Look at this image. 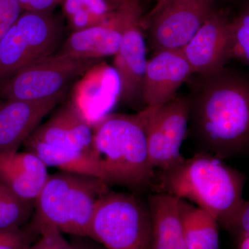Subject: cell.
<instances>
[{
	"instance_id": "cell-32",
	"label": "cell",
	"mask_w": 249,
	"mask_h": 249,
	"mask_svg": "<svg viewBox=\"0 0 249 249\" xmlns=\"http://www.w3.org/2000/svg\"><path fill=\"white\" fill-rule=\"evenodd\" d=\"M237 249H249V233H243L236 237Z\"/></svg>"
},
{
	"instance_id": "cell-1",
	"label": "cell",
	"mask_w": 249,
	"mask_h": 249,
	"mask_svg": "<svg viewBox=\"0 0 249 249\" xmlns=\"http://www.w3.org/2000/svg\"><path fill=\"white\" fill-rule=\"evenodd\" d=\"M190 98L189 124L205 152L222 160L243 153L249 143V86L226 71L201 76Z\"/></svg>"
},
{
	"instance_id": "cell-28",
	"label": "cell",
	"mask_w": 249,
	"mask_h": 249,
	"mask_svg": "<svg viewBox=\"0 0 249 249\" xmlns=\"http://www.w3.org/2000/svg\"><path fill=\"white\" fill-rule=\"evenodd\" d=\"M86 9L100 16H107L121 5L114 4L107 0H80Z\"/></svg>"
},
{
	"instance_id": "cell-14",
	"label": "cell",
	"mask_w": 249,
	"mask_h": 249,
	"mask_svg": "<svg viewBox=\"0 0 249 249\" xmlns=\"http://www.w3.org/2000/svg\"><path fill=\"white\" fill-rule=\"evenodd\" d=\"M29 138L64 148L94 152L93 129L79 108L71 103L59 108Z\"/></svg>"
},
{
	"instance_id": "cell-15",
	"label": "cell",
	"mask_w": 249,
	"mask_h": 249,
	"mask_svg": "<svg viewBox=\"0 0 249 249\" xmlns=\"http://www.w3.org/2000/svg\"><path fill=\"white\" fill-rule=\"evenodd\" d=\"M140 27L137 24L126 31L114 55V67L120 80L121 99L129 105H135L140 99L142 101L147 61L146 47Z\"/></svg>"
},
{
	"instance_id": "cell-2",
	"label": "cell",
	"mask_w": 249,
	"mask_h": 249,
	"mask_svg": "<svg viewBox=\"0 0 249 249\" xmlns=\"http://www.w3.org/2000/svg\"><path fill=\"white\" fill-rule=\"evenodd\" d=\"M156 173L153 189L189 200L219 225L243 200L245 175L209 152L202 151L173 169Z\"/></svg>"
},
{
	"instance_id": "cell-29",
	"label": "cell",
	"mask_w": 249,
	"mask_h": 249,
	"mask_svg": "<svg viewBox=\"0 0 249 249\" xmlns=\"http://www.w3.org/2000/svg\"><path fill=\"white\" fill-rule=\"evenodd\" d=\"M70 242L73 249H107L99 242L85 236L72 235Z\"/></svg>"
},
{
	"instance_id": "cell-27",
	"label": "cell",
	"mask_w": 249,
	"mask_h": 249,
	"mask_svg": "<svg viewBox=\"0 0 249 249\" xmlns=\"http://www.w3.org/2000/svg\"><path fill=\"white\" fill-rule=\"evenodd\" d=\"M23 11L53 12L61 0H18Z\"/></svg>"
},
{
	"instance_id": "cell-6",
	"label": "cell",
	"mask_w": 249,
	"mask_h": 249,
	"mask_svg": "<svg viewBox=\"0 0 249 249\" xmlns=\"http://www.w3.org/2000/svg\"><path fill=\"white\" fill-rule=\"evenodd\" d=\"M151 216L148 204L134 195L110 189L98 200L90 238L107 249L148 248Z\"/></svg>"
},
{
	"instance_id": "cell-23",
	"label": "cell",
	"mask_w": 249,
	"mask_h": 249,
	"mask_svg": "<svg viewBox=\"0 0 249 249\" xmlns=\"http://www.w3.org/2000/svg\"><path fill=\"white\" fill-rule=\"evenodd\" d=\"M33 233L22 228L0 229V249H27L32 245Z\"/></svg>"
},
{
	"instance_id": "cell-18",
	"label": "cell",
	"mask_w": 249,
	"mask_h": 249,
	"mask_svg": "<svg viewBox=\"0 0 249 249\" xmlns=\"http://www.w3.org/2000/svg\"><path fill=\"white\" fill-rule=\"evenodd\" d=\"M24 144L27 151L37 155L47 167H55L67 173L95 177L103 181V173L95 152L64 148L31 138Z\"/></svg>"
},
{
	"instance_id": "cell-19",
	"label": "cell",
	"mask_w": 249,
	"mask_h": 249,
	"mask_svg": "<svg viewBox=\"0 0 249 249\" xmlns=\"http://www.w3.org/2000/svg\"><path fill=\"white\" fill-rule=\"evenodd\" d=\"M183 223L187 249H221L219 224L211 214L186 202Z\"/></svg>"
},
{
	"instance_id": "cell-11",
	"label": "cell",
	"mask_w": 249,
	"mask_h": 249,
	"mask_svg": "<svg viewBox=\"0 0 249 249\" xmlns=\"http://www.w3.org/2000/svg\"><path fill=\"white\" fill-rule=\"evenodd\" d=\"M182 49L156 52L147 61L142 101L147 107L160 106L176 98L177 91L193 74Z\"/></svg>"
},
{
	"instance_id": "cell-7",
	"label": "cell",
	"mask_w": 249,
	"mask_h": 249,
	"mask_svg": "<svg viewBox=\"0 0 249 249\" xmlns=\"http://www.w3.org/2000/svg\"><path fill=\"white\" fill-rule=\"evenodd\" d=\"M94 60L54 54L0 85V97L33 101L63 100L70 87L89 70Z\"/></svg>"
},
{
	"instance_id": "cell-3",
	"label": "cell",
	"mask_w": 249,
	"mask_h": 249,
	"mask_svg": "<svg viewBox=\"0 0 249 249\" xmlns=\"http://www.w3.org/2000/svg\"><path fill=\"white\" fill-rule=\"evenodd\" d=\"M147 107L136 114L107 116L93 129V150L109 186L152 188L156 170L149 155Z\"/></svg>"
},
{
	"instance_id": "cell-17",
	"label": "cell",
	"mask_w": 249,
	"mask_h": 249,
	"mask_svg": "<svg viewBox=\"0 0 249 249\" xmlns=\"http://www.w3.org/2000/svg\"><path fill=\"white\" fill-rule=\"evenodd\" d=\"M49 178L47 165L33 152L0 155V183L23 200L35 204Z\"/></svg>"
},
{
	"instance_id": "cell-31",
	"label": "cell",
	"mask_w": 249,
	"mask_h": 249,
	"mask_svg": "<svg viewBox=\"0 0 249 249\" xmlns=\"http://www.w3.org/2000/svg\"><path fill=\"white\" fill-rule=\"evenodd\" d=\"M62 11L67 19L76 14L78 11L84 7L80 0H61Z\"/></svg>"
},
{
	"instance_id": "cell-5",
	"label": "cell",
	"mask_w": 249,
	"mask_h": 249,
	"mask_svg": "<svg viewBox=\"0 0 249 249\" xmlns=\"http://www.w3.org/2000/svg\"><path fill=\"white\" fill-rule=\"evenodd\" d=\"M64 40L63 25L53 12L24 11L0 40V85L54 55Z\"/></svg>"
},
{
	"instance_id": "cell-34",
	"label": "cell",
	"mask_w": 249,
	"mask_h": 249,
	"mask_svg": "<svg viewBox=\"0 0 249 249\" xmlns=\"http://www.w3.org/2000/svg\"><path fill=\"white\" fill-rule=\"evenodd\" d=\"M142 249H148V248Z\"/></svg>"
},
{
	"instance_id": "cell-30",
	"label": "cell",
	"mask_w": 249,
	"mask_h": 249,
	"mask_svg": "<svg viewBox=\"0 0 249 249\" xmlns=\"http://www.w3.org/2000/svg\"><path fill=\"white\" fill-rule=\"evenodd\" d=\"M175 1H178V0H158L157 4L152 8L151 11H150L145 17L142 18L140 24H139L140 27H147L149 22H150L152 18L155 17L157 14H160V11L164 9L165 7H166L167 6H168V5Z\"/></svg>"
},
{
	"instance_id": "cell-21",
	"label": "cell",
	"mask_w": 249,
	"mask_h": 249,
	"mask_svg": "<svg viewBox=\"0 0 249 249\" xmlns=\"http://www.w3.org/2000/svg\"><path fill=\"white\" fill-rule=\"evenodd\" d=\"M227 59L249 62V11L245 9L230 21L227 36Z\"/></svg>"
},
{
	"instance_id": "cell-10",
	"label": "cell",
	"mask_w": 249,
	"mask_h": 249,
	"mask_svg": "<svg viewBox=\"0 0 249 249\" xmlns=\"http://www.w3.org/2000/svg\"><path fill=\"white\" fill-rule=\"evenodd\" d=\"M213 0H178L149 22L150 40L156 52L182 49L214 10Z\"/></svg>"
},
{
	"instance_id": "cell-8",
	"label": "cell",
	"mask_w": 249,
	"mask_h": 249,
	"mask_svg": "<svg viewBox=\"0 0 249 249\" xmlns=\"http://www.w3.org/2000/svg\"><path fill=\"white\" fill-rule=\"evenodd\" d=\"M147 139L152 167L167 171L186 159L181 147L189 124L190 98H175L155 107H147Z\"/></svg>"
},
{
	"instance_id": "cell-16",
	"label": "cell",
	"mask_w": 249,
	"mask_h": 249,
	"mask_svg": "<svg viewBox=\"0 0 249 249\" xmlns=\"http://www.w3.org/2000/svg\"><path fill=\"white\" fill-rule=\"evenodd\" d=\"M147 204L151 216L148 249H187L183 223L186 201L156 193L149 196Z\"/></svg>"
},
{
	"instance_id": "cell-33",
	"label": "cell",
	"mask_w": 249,
	"mask_h": 249,
	"mask_svg": "<svg viewBox=\"0 0 249 249\" xmlns=\"http://www.w3.org/2000/svg\"><path fill=\"white\" fill-rule=\"evenodd\" d=\"M107 1H110V2L114 3L117 5H121L124 4V2L129 1H139V0H107Z\"/></svg>"
},
{
	"instance_id": "cell-12",
	"label": "cell",
	"mask_w": 249,
	"mask_h": 249,
	"mask_svg": "<svg viewBox=\"0 0 249 249\" xmlns=\"http://www.w3.org/2000/svg\"><path fill=\"white\" fill-rule=\"evenodd\" d=\"M61 99L5 100L0 103V155L18 152Z\"/></svg>"
},
{
	"instance_id": "cell-22",
	"label": "cell",
	"mask_w": 249,
	"mask_h": 249,
	"mask_svg": "<svg viewBox=\"0 0 249 249\" xmlns=\"http://www.w3.org/2000/svg\"><path fill=\"white\" fill-rule=\"evenodd\" d=\"M32 232L40 234L41 237L27 249H73L70 242L62 235V232L55 228L40 226Z\"/></svg>"
},
{
	"instance_id": "cell-26",
	"label": "cell",
	"mask_w": 249,
	"mask_h": 249,
	"mask_svg": "<svg viewBox=\"0 0 249 249\" xmlns=\"http://www.w3.org/2000/svg\"><path fill=\"white\" fill-rule=\"evenodd\" d=\"M109 16H98V15L91 12L89 10L86 9L84 6L76 14L73 15L67 19H68L70 27L71 28L73 32H74V31L84 30V29H89L90 27L102 24L109 17Z\"/></svg>"
},
{
	"instance_id": "cell-20",
	"label": "cell",
	"mask_w": 249,
	"mask_h": 249,
	"mask_svg": "<svg viewBox=\"0 0 249 249\" xmlns=\"http://www.w3.org/2000/svg\"><path fill=\"white\" fill-rule=\"evenodd\" d=\"M34 210V204L23 200L0 183V229L22 228Z\"/></svg>"
},
{
	"instance_id": "cell-4",
	"label": "cell",
	"mask_w": 249,
	"mask_h": 249,
	"mask_svg": "<svg viewBox=\"0 0 249 249\" xmlns=\"http://www.w3.org/2000/svg\"><path fill=\"white\" fill-rule=\"evenodd\" d=\"M109 189L95 177L64 171L49 175L34 204L30 231L49 226L62 233L90 237L96 204Z\"/></svg>"
},
{
	"instance_id": "cell-9",
	"label": "cell",
	"mask_w": 249,
	"mask_h": 249,
	"mask_svg": "<svg viewBox=\"0 0 249 249\" xmlns=\"http://www.w3.org/2000/svg\"><path fill=\"white\" fill-rule=\"evenodd\" d=\"M141 19L139 1L124 2L102 24L72 33L55 54L84 60L115 55L126 31Z\"/></svg>"
},
{
	"instance_id": "cell-13",
	"label": "cell",
	"mask_w": 249,
	"mask_h": 249,
	"mask_svg": "<svg viewBox=\"0 0 249 249\" xmlns=\"http://www.w3.org/2000/svg\"><path fill=\"white\" fill-rule=\"evenodd\" d=\"M230 21L214 11L182 51L193 73L207 76L222 71L228 62L227 36Z\"/></svg>"
},
{
	"instance_id": "cell-25",
	"label": "cell",
	"mask_w": 249,
	"mask_h": 249,
	"mask_svg": "<svg viewBox=\"0 0 249 249\" xmlns=\"http://www.w3.org/2000/svg\"><path fill=\"white\" fill-rule=\"evenodd\" d=\"M22 11L18 0H0V40L16 22Z\"/></svg>"
},
{
	"instance_id": "cell-24",
	"label": "cell",
	"mask_w": 249,
	"mask_h": 249,
	"mask_svg": "<svg viewBox=\"0 0 249 249\" xmlns=\"http://www.w3.org/2000/svg\"><path fill=\"white\" fill-rule=\"evenodd\" d=\"M221 226L235 237L241 234L249 233V201L244 199L231 215Z\"/></svg>"
}]
</instances>
